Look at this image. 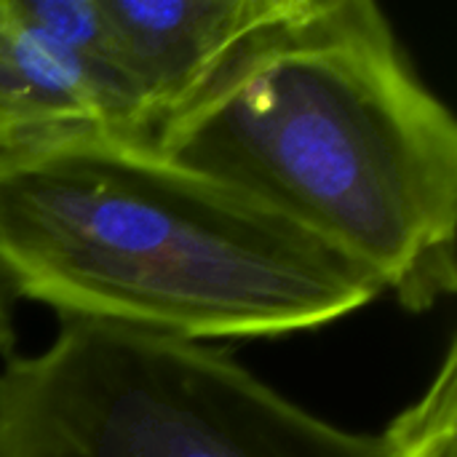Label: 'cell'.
<instances>
[{"label":"cell","instance_id":"6da1fadb","mask_svg":"<svg viewBox=\"0 0 457 457\" xmlns=\"http://www.w3.org/2000/svg\"><path fill=\"white\" fill-rule=\"evenodd\" d=\"M153 147L353 257L410 313L455 295V115L372 0H287Z\"/></svg>","mask_w":457,"mask_h":457},{"label":"cell","instance_id":"7a4b0ae2","mask_svg":"<svg viewBox=\"0 0 457 457\" xmlns=\"http://www.w3.org/2000/svg\"><path fill=\"white\" fill-rule=\"evenodd\" d=\"M0 268L59 319L190 343L319 329L383 295L254 195L107 134L0 158Z\"/></svg>","mask_w":457,"mask_h":457},{"label":"cell","instance_id":"3957f363","mask_svg":"<svg viewBox=\"0 0 457 457\" xmlns=\"http://www.w3.org/2000/svg\"><path fill=\"white\" fill-rule=\"evenodd\" d=\"M455 345L415 404L356 434L220 348L59 319L46 351L0 372V457H457Z\"/></svg>","mask_w":457,"mask_h":457},{"label":"cell","instance_id":"277c9868","mask_svg":"<svg viewBox=\"0 0 457 457\" xmlns=\"http://www.w3.org/2000/svg\"><path fill=\"white\" fill-rule=\"evenodd\" d=\"M91 134L142 142L99 0H0V158Z\"/></svg>","mask_w":457,"mask_h":457},{"label":"cell","instance_id":"5b68a950","mask_svg":"<svg viewBox=\"0 0 457 457\" xmlns=\"http://www.w3.org/2000/svg\"><path fill=\"white\" fill-rule=\"evenodd\" d=\"M287 0H99L142 142L171 120Z\"/></svg>","mask_w":457,"mask_h":457},{"label":"cell","instance_id":"8992f818","mask_svg":"<svg viewBox=\"0 0 457 457\" xmlns=\"http://www.w3.org/2000/svg\"><path fill=\"white\" fill-rule=\"evenodd\" d=\"M16 292L0 268V356H8L16 345V329H13V311H16Z\"/></svg>","mask_w":457,"mask_h":457}]
</instances>
